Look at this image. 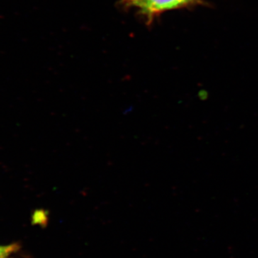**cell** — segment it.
Wrapping results in <instances>:
<instances>
[{
	"label": "cell",
	"mask_w": 258,
	"mask_h": 258,
	"mask_svg": "<svg viewBox=\"0 0 258 258\" xmlns=\"http://www.w3.org/2000/svg\"><path fill=\"white\" fill-rule=\"evenodd\" d=\"M20 248V245L18 243L0 244V258H8L18 252Z\"/></svg>",
	"instance_id": "6da1fadb"
},
{
	"label": "cell",
	"mask_w": 258,
	"mask_h": 258,
	"mask_svg": "<svg viewBox=\"0 0 258 258\" xmlns=\"http://www.w3.org/2000/svg\"><path fill=\"white\" fill-rule=\"evenodd\" d=\"M33 218L35 222H36L37 220H40V223H42V222L45 223L47 218L46 213H45V212L42 211L36 212L34 214Z\"/></svg>",
	"instance_id": "7a4b0ae2"
},
{
	"label": "cell",
	"mask_w": 258,
	"mask_h": 258,
	"mask_svg": "<svg viewBox=\"0 0 258 258\" xmlns=\"http://www.w3.org/2000/svg\"><path fill=\"white\" fill-rule=\"evenodd\" d=\"M191 1H192V2H195V0H191Z\"/></svg>",
	"instance_id": "3957f363"
}]
</instances>
